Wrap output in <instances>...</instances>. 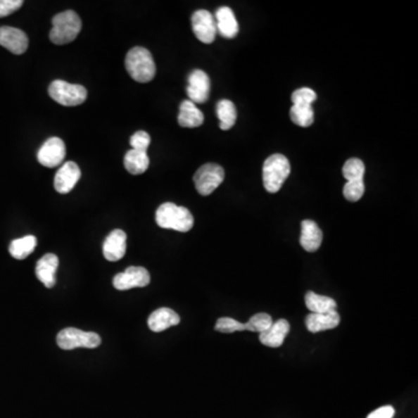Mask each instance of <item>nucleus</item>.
Wrapping results in <instances>:
<instances>
[{
	"label": "nucleus",
	"mask_w": 418,
	"mask_h": 418,
	"mask_svg": "<svg viewBox=\"0 0 418 418\" xmlns=\"http://www.w3.org/2000/svg\"><path fill=\"white\" fill-rule=\"evenodd\" d=\"M339 323H341V316L337 310L324 312V314L310 312L305 317V327L308 329V331L312 334L335 329L336 327H338Z\"/></svg>",
	"instance_id": "17"
},
{
	"label": "nucleus",
	"mask_w": 418,
	"mask_h": 418,
	"mask_svg": "<svg viewBox=\"0 0 418 418\" xmlns=\"http://www.w3.org/2000/svg\"><path fill=\"white\" fill-rule=\"evenodd\" d=\"M305 301L307 308L314 314H324V312L337 310L335 300L329 296H319L314 292L307 293Z\"/></svg>",
	"instance_id": "23"
},
{
	"label": "nucleus",
	"mask_w": 418,
	"mask_h": 418,
	"mask_svg": "<svg viewBox=\"0 0 418 418\" xmlns=\"http://www.w3.org/2000/svg\"><path fill=\"white\" fill-rule=\"evenodd\" d=\"M28 37L25 32L14 27H0V46L10 50L11 53L21 55L28 48Z\"/></svg>",
	"instance_id": "13"
},
{
	"label": "nucleus",
	"mask_w": 418,
	"mask_h": 418,
	"mask_svg": "<svg viewBox=\"0 0 418 418\" xmlns=\"http://www.w3.org/2000/svg\"><path fill=\"white\" fill-rule=\"evenodd\" d=\"M395 415V409L392 405H384L381 408L376 409L371 412L367 418H393Z\"/></svg>",
	"instance_id": "34"
},
{
	"label": "nucleus",
	"mask_w": 418,
	"mask_h": 418,
	"mask_svg": "<svg viewBox=\"0 0 418 418\" xmlns=\"http://www.w3.org/2000/svg\"><path fill=\"white\" fill-rule=\"evenodd\" d=\"M180 317L172 309L160 308L151 312L148 319V327L153 332H162L166 329L179 324Z\"/></svg>",
	"instance_id": "20"
},
{
	"label": "nucleus",
	"mask_w": 418,
	"mask_h": 418,
	"mask_svg": "<svg viewBox=\"0 0 418 418\" xmlns=\"http://www.w3.org/2000/svg\"><path fill=\"white\" fill-rule=\"evenodd\" d=\"M289 115L293 122L300 127H309L314 123V110L312 106L293 105Z\"/></svg>",
	"instance_id": "26"
},
{
	"label": "nucleus",
	"mask_w": 418,
	"mask_h": 418,
	"mask_svg": "<svg viewBox=\"0 0 418 418\" xmlns=\"http://www.w3.org/2000/svg\"><path fill=\"white\" fill-rule=\"evenodd\" d=\"M126 232L115 229L107 236L103 242V253L110 262H118L126 255Z\"/></svg>",
	"instance_id": "14"
},
{
	"label": "nucleus",
	"mask_w": 418,
	"mask_h": 418,
	"mask_svg": "<svg viewBox=\"0 0 418 418\" xmlns=\"http://www.w3.org/2000/svg\"><path fill=\"white\" fill-rule=\"evenodd\" d=\"M323 232L312 220H305L301 223L300 244L308 253H315L322 244Z\"/></svg>",
	"instance_id": "15"
},
{
	"label": "nucleus",
	"mask_w": 418,
	"mask_h": 418,
	"mask_svg": "<svg viewBox=\"0 0 418 418\" xmlns=\"http://www.w3.org/2000/svg\"><path fill=\"white\" fill-rule=\"evenodd\" d=\"M216 331L232 334L236 331H246V323L239 322L230 317H221L215 324Z\"/></svg>",
	"instance_id": "31"
},
{
	"label": "nucleus",
	"mask_w": 418,
	"mask_h": 418,
	"mask_svg": "<svg viewBox=\"0 0 418 418\" xmlns=\"http://www.w3.org/2000/svg\"><path fill=\"white\" fill-rule=\"evenodd\" d=\"M57 346L62 350H73L77 348H96L101 344V338L96 332L82 331L80 329H63L57 335Z\"/></svg>",
	"instance_id": "6"
},
{
	"label": "nucleus",
	"mask_w": 418,
	"mask_h": 418,
	"mask_svg": "<svg viewBox=\"0 0 418 418\" xmlns=\"http://www.w3.org/2000/svg\"><path fill=\"white\" fill-rule=\"evenodd\" d=\"M289 323L286 319H278L265 332L259 335V341L262 346L269 348H279L285 342L286 336L289 335Z\"/></svg>",
	"instance_id": "19"
},
{
	"label": "nucleus",
	"mask_w": 418,
	"mask_h": 418,
	"mask_svg": "<svg viewBox=\"0 0 418 418\" xmlns=\"http://www.w3.org/2000/svg\"><path fill=\"white\" fill-rule=\"evenodd\" d=\"M216 30L223 37L234 39L239 34V23L230 7H220L215 14Z\"/></svg>",
	"instance_id": "18"
},
{
	"label": "nucleus",
	"mask_w": 418,
	"mask_h": 418,
	"mask_svg": "<svg viewBox=\"0 0 418 418\" xmlns=\"http://www.w3.org/2000/svg\"><path fill=\"white\" fill-rule=\"evenodd\" d=\"M346 199L351 203H355L362 199L365 193V184L364 180H355V182H348L343 189Z\"/></svg>",
	"instance_id": "29"
},
{
	"label": "nucleus",
	"mask_w": 418,
	"mask_h": 418,
	"mask_svg": "<svg viewBox=\"0 0 418 418\" xmlns=\"http://www.w3.org/2000/svg\"><path fill=\"white\" fill-rule=\"evenodd\" d=\"M317 98L315 91H312L309 87H302L292 94L293 105H300V106H312V103Z\"/></svg>",
	"instance_id": "30"
},
{
	"label": "nucleus",
	"mask_w": 418,
	"mask_h": 418,
	"mask_svg": "<svg viewBox=\"0 0 418 418\" xmlns=\"http://www.w3.org/2000/svg\"><path fill=\"white\" fill-rule=\"evenodd\" d=\"M58 257L53 253H46L37 262L35 273L46 289H53L56 284V271L58 269Z\"/></svg>",
	"instance_id": "16"
},
{
	"label": "nucleus",
	"mask_w": 418,
	"mask_h": 418,
	"mask_svg": "<svg viewBox=\"0 0 418 418\" xmlns=\"http://www.w3.org/2000/svg\"><path fill=\"white\" fill-rule=\"evenodd\" d=\"M291 175V164L287 157L274 153L262 165V184L266 191L277 193Z\"/></svg>",
	"instance_id": "4"
},
{
	"label": "nucleus",
	"mask_w": 418,
	"mask_h": 418,
	"mask_svg": "<svg viewBox=\"0 0 418 418\" xmlns=\"http://www.w3.org/2000/svg\"><path fill=\"white\" fill-rule=\"evenodd\" d=\"M224 179V170L222 166L207 163L201 166L194 175L196 189L201 196H209L222 184Z\"/></svg>",
	"instance_id": "7"
},
{
	"label": "nucleus",
	"mask_w": 418,
	"mask_h": 418,
	"mask_svg": "<svg viewBox=\"0 0 418 418\" xmlns=\"http://www.w3.org/2000/svg\"><path fill=\"white\" fill-rule=\"evenodd\" d=\"M82 30V20L73 11H65L53 18V28L49 37L51 42L58 46L72 42Z\"/></svg>",
	"instance_id": "3"
},
{
	"label": "nucleus",
	"mask_w": 418,
	"mask_h": 418,
	"mask_svg": "<svg viewBox=\"0 0 418 418\" xmlns=\"http://www.w3.org/2000/svg\"><path fill=\"white\" fill-rule=\"evenodd\" d=\"M37 244L35 236L28 235L21 239H14L11 243L10 253L15 259L27 258L35 250Z\"/></svg>",
	"instance_id": "25"
},
{
	"label": "nucleus",
	"mask_w": 418,
	"mask_h": 418,
	"mask_svg": "<svg viewBox=\"0 0 418 418\" xmlns=\"http://www.w3.org/2000/svg\"><path fill=\"white\" fill-rule=\"evenodd\" d=\"M150 274L148 270L139 266H132L125 272L116 274L113 279V285L119 291H128V289L146 287L149 285Z\"/></svg>",
	"instance_id": "9"
},
{
	"label": "nucleus",
	"mask_w": 418,
	"mask_h": 418,
	"mask_svg": "<svg viewBox=\"0 0 418 418\" xmlns=\"http://www.w3.org/2000/svg\"><path fill=\"white\" fill-rule=\"evenodd\" d=\"M125 64L129 76L139 83H148L156 75V64L153 62V55L142 46L130 49Z\"/></svg>",
	"instance_id": "1"
},
{
	"label": "nucleus",
	"mask_w": 418,
	"mask_h": 418,
	"mask_svg": "<svg viewBox=\"0 0 418 418\" xmlns=\"http://www.w3.org/2000/svg\"><path fill=\"white\" fill-rule=\"evenodd\" d=\"M150 142H151V139H150L149 134L146 133V132H143V130H139L137 133L134 134L133 137H130L132 149L137 150V151H144V153H146V150L149 148Z\"/></svg>",
	"instance_id": "32"
},
{
	"label": "nucleus",
	"mask_w": 418,
	"mask_h": 418,
	"mask_svg": "<svg viewBox=\"0 0 418 418\" xmlns=\"http://www.w3.org/2000/svg\"><path fill=\"white\" fill-rule=\"evenodd\" d=\"M156 222L163 229L187 232L192 229L194 219L189 209L185 207L177 206L172 203H165L157 209Z\"/></svg>",
	"instance_id": "2"
},
{
	"label": "nucleus",
	"mask_w": 418,
	"mask_h": 418,
	"mask_svg": "<svg viewBox=\"0 0 418 418\" xmlns=\"http://www.w3.org/2000/svg\"><path fill=\"white\" fill-rule=\"evenodd\" d=\"M192 28L196 39L203 44H212L215 40L216 30L215 19L208 11L199 10L192 15Z\"/></svg>",
	"instance_id": "8"
},
{
	"label": "nucleus",
	"mask_w": 418,
	"mask_h": 418,
	"mask_svg": "<svg viewBox=\"0 0 418 418\" xmlns=\"http://www.w3.org/2000/svg\"><path fill=\"white\" fill-rule=\"evenodd\" d=\"M82 172H80V166L75 162L64 163L61 166L53 180V186L57 192L61 194H67L71 192L73 187L77 185L78 180L80 179Z\"/></svg>",
	"instance_id": "12"
},
{
	"label": "nucleus",
	"mask_w": 418,
	"mask_h": 418,
	"mask_svg": "<svg viewBox=\"0 0 418 418\" xmlns=\"http://www.w3.org/2000/svg\"><path fill=\"white\" fill-rule=\"evenodd\" d=\"M343 176L348 182L364 180L365 176V164L358 158H351L346 160L343 166Z\"/></svg>",
	"instance_id": "27"
},
{
	"label": "nucleus",
	"mask_w": 418,
	"mask_h": 418,
	"mask_svg": "<svg viewBox=\"0 0 418 418\" xmlns=\"http://www.w3.org/2000/svg\"><path fill=\"white\" fill-rule=\"evenodd\" d=\"M148 153L137 150H129L125 156V167L132 175H142L149 167Z\"/></svg>",
	"instance_id": "22"
},
{
	"label": "nucleus",
	"mask_w": 418,
	"mask_h": 418,
	"mask_svg": "<svg viewBox=\"0 0 418 418\" xmlns=\"http://www.w3.org/2000/svg\"><path fill=\"white\" fill-rule=\"evenodd\" d=\"M203 114L201 110L196 106L189 100H185L180 105L179 115H178V122L184 128H196L203 123Z\"/></svg>",
	"instance_id": "21"
},
{
	"label": "nucleus",
	"mask_w": 418,
	"mask_h": 418,
	"mask_svg": "<svg viewBox=\"0 0 418 418\" xmlns=\"http://www.w3.org/2000/svg\"><path fill=\"white\" fill-rule=\"evenodd\" d=\"M273 319L266 312L255 314L246 323V331L258 332L259 335L265 332L272 325Z\"/></svg>",
	"instance_id": "28"
},
{
	"label": "nucleus",
	"mask_w": 418,
	"mask_h": 418,
	"mask_svg": "<svg viewBox=\"0 0 418 418\" xmlns=\"http://www.w3.org/2000/svg\"><path fill=\"white\" fill-rule=\"evenodd\" d=\"M65 144L60 137H50L37 153V160L46 167H56L65 158Z\"/></svg>",
	"instance_id": "10"
},
{
	"label": "nucleus",
	"mask_w": 418,
	"mask_h": 418,
	"mask_svg": "<svg viewBox=\"0 0 418 418\" xmlns=\"http://www.w3.org/2000/svg\"><path fill=\"white\" fill-rule=\"evenodd\" d=\"M216 114L220 120V128L222 130L232 129L237 119V110L232 101L223 99L216 105Z\"/></svg>",
	"instance_id": "24"
},
{
	"label": "nucleus",
	"mask_w": 418,
	"mask_h": 418,
	"mask_svg": "<svg viewBox=\"0 0 418 418\" xmlns=\"http://www.w3.org/2000/svg\"><path fill=\"white\" fill-rule=\"evenodd\" d=\"M187 96L193 103H205L210 92V80L208 75L203 70L196 69L189 76Z\"/></svg>",
	"instance_id": "11"
},
{
	"label": "nucleus",
	"mask_w": 418,
	"mask_h": 418,
	"mask_svg": "<svg viewBox=\"0 0 418 418\" xmlns=\"http://www.w3.org/2000/svg\"><path fill=\"white\" fill-rule=\"evenodd\" d=\"M23 5V0H0V18L17 12Z\"/></svg>",
	"instance_id": "33"
},
{
	"label": "nucleus",
	"mask_w": 418,
	"mask_h": 418,
	"mask_svg": "<svg viewBox=\"0 0 418 418\" xmlns=\"http://www.w3.org/2000/svg\"><path fill=\"white\" fill-rule=\"evenodd\" d=\"M49 96L63 106H78L87 100V91L82 85L70 84L64 80H53L48 89Z\"/></svg>",
	"instance_id": "5"
}]
</instances>
